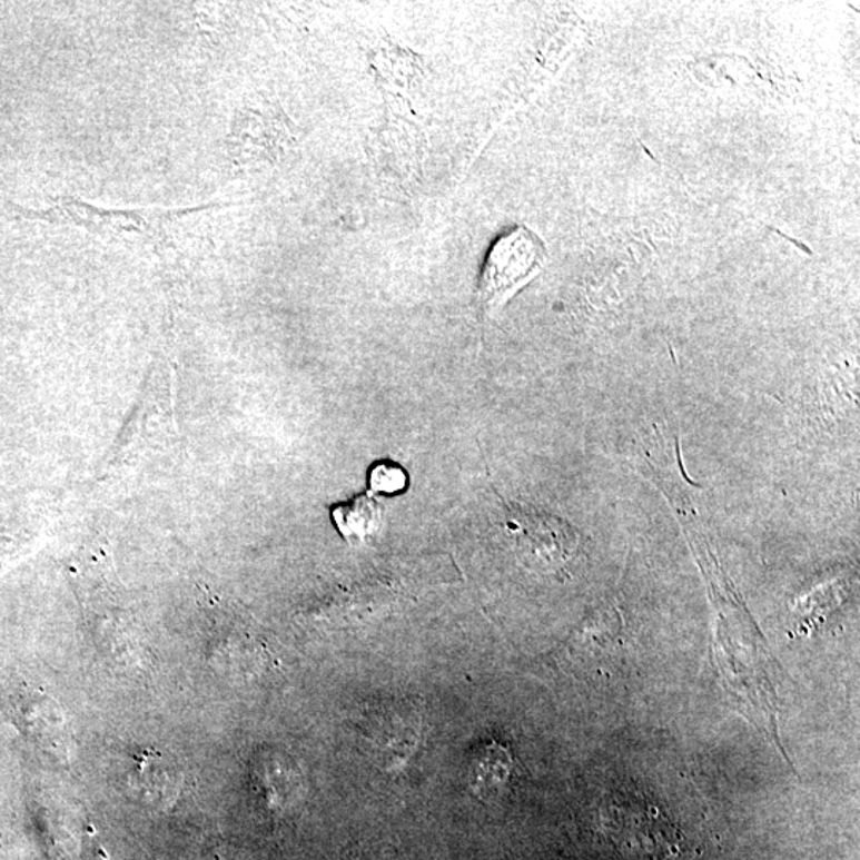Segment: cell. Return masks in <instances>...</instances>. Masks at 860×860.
I'll list each match as a JSON object with an SVG mask.
<instances>
[{"label":"cell","instance_id":"277c9868","mask_svg":"<svg viewBox=\"0 0 860 860\" xmlns=\"http://www.w3.org/2000/svg\"><path fill=\"white\" fill-rule=\"evenodd\" d=\"M10 714L31 740L58 762L69 763L76 752L72 729L61 708L42 690L20 686L9 700Z\"/></svg>","mask_w":860,"mask_h":860},{"label":"cell","instance_id":"52a82bcc","mask_svg":"<svg viewBox=\"0 0 860 860\" xmlns=\"http://www.w3.org/2000/svg\"><path fill=\"white\" fill-rule=\"evenodd\" d=\"M512 773V757L507 749L491 743L482 749L475 763V782L483 792L501 791Z\"/></svg>","mask_w":860,"mask_h":860},{"label":"cell","instance_id":"6da1fadb","mask_svg":"<svg viewBox=\"0 0 860 860\" xmlns=\"http://www.w3.org/2000/svg\"><path fill=\"white\" fill-rule=\"evenodd\" d=\"M715 607V636L712 645L715 671L726 700L778 749L792 767L779 734L777 663L767 641L738 600L733 583L723 574L710 546L693 548Z\"/></svg>","mask_w":860,"mask_h":860},{"label":"cell","instance_id":"7a4b0ae2","mask_svg":"<svg viewBox=\"0 0 860 860\" xmlns=\"http://www.w3.org/2000/svg\"><path fill=\"white\" fill-rule=\"evenodd\" d=\"M212 206H199L188 209H106L90 202L80 201L76 197H57L51 199L47 209H26L13 206L18 214L29 220H46L57 225H72L110 239V241L136 243L164 250L171 245L169 228L199 210Z\"/></svg>","mask_w":860,"mask_h":860},{"label":"cell","instance_id":"ba28073f","mask_svg":"<svg viewBox=\"0 0 860 860\" xmlns=\"http://www.w3.org/2000/svg\"><path fill=\"white\" fill-rule=\"evenodd\" d=\"M407 486L408 475L401 465L389 463V461H383V463L373 465L370 471V488L373 493L393 496V494L407 490Z\"/></svg>","mask_w":860,"mask_h":860},{"label":"cell","instance_id":"8992f818","mask_svg":"<svg viewBox=\"0 0 860 860\" xmlns=\"http://www.w3.org/2000/svg\"><path fill=\"white\" fill-rule=\"evenodd\" d=\"M332 520L346 541L365 544L382 530L383 511L372 496H360L335 507Z\"/></svg>","mask_w":860,"mask_h":860},{"label":"cell","instance_id":"5b68a950","mask_svg":"<svg viewBox=\"0 0 860 860\" xmlns=\"http://www.w3.org/2000/svg\"><path fill=\"white\" fill-rule=\"evenodd\" d=\"M135 765L127 785L136 802L155 811L171 810L184 785V773L171 757L157 749H144L132 755Z\"/></svg>","mask_w":860,"mask_h":860},{"label":"cell","instance_id":"9c48e42d","mask_svg":"<svg viewBox=\"0 0 860 860\" xmlns=\"http://www.w3.org/2000/svg\"><path fill=\"white\" fill-rule=\"evenodd\" d=\"M99 851H101V849H99ZM99 851L95 852V854H91V860H99Z\"/></svg>","mask_w":860,"mask_h":860},{"label":"cell","instance_id":"3957f363","mask_svg":"<svg viewBox=\"0 0 860 860\" xmlns=\"http://www.w3.org/2000/svg\"><path fill=\"white\" fill-rule=\"evenodd\" d=\"M548 249L538 233L516 225L491 246L480 273L475 302L482 317H494L545 268Z\"/></svg>","mask_w":860,"mask_h":860}]
</instances>
